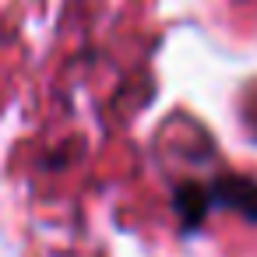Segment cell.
I'll list each match as a JSON object with an SVG mask.
<instances>
[{
  "label": "cell",
  "instance_id": "obj_1",
  "mask_svg": "<svg viewBox=\"0 0 257 257\" xmlns=\"http://www.w3.org/2000/svg\"><path fill=\"white\" fill-rule=\"evenodd\" d=\"M173 211L183 232H197L215 211H232L257 225V180L246 173H218L208 180H183L173 190Z\"/></svg>",
  "mask_w": 257,
  "mask_h": 257
}]
</instances>
